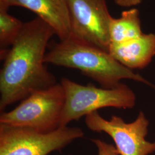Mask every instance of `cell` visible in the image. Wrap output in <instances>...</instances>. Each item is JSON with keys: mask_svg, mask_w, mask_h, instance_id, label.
I'll return each instance as SVG.
<instances>
[{"mask_svg": "<svg viewBox=\"0 0 155 155\" xmlns=\"http://www.w3.org/2000/svg\"><path fill=\"white\" fill-rule=\"evenodd\" d=\"M54 30L39 17L24 23L0 72V110L57 83L45 66L46 48Z\"/></svg>", "mask_w": 155, "mask_h": 155, "instance_id": "cell-1", "label": "cell"}, {"mask_svg": "<svg viewBox=\"0 0 155 155\" xmlns=\"http://www.w3.org/2000/svg\"></svg>", "mask_w": 155, "mask_h": 155, "instance_id": "cell-14", "label": "cell"}, {"mask_svg": "<svg viewBox=\"0 0 155 155\" xmlns=\"http://www.w3.org/2000/svg\"><path fill=\"white\" fill-rule=\"evenodd\" d=\"M70 38L109 52L111 16L106 0H67Z\"/></svg>", "mask_w": 155, "mask_h": 155, "instance_id": "cell-7", "label": "cell"}, {"mask_svg": "<svg viewBox=\"0 0 155 155\" xmlns=\"http://www.w3.org/2000/svg\"><path fill=\"white\" fill-rule=\"evenodd\" d=\"M60 83L65 94L61 127L101 108L131 109L136 104L133 91L122 83L111 89L100 88L91 83L83 86L66 78H62Z\"/></svg>", "mask_w": 155, "mask_h": 155, "instance_id": "cell-3", "label": "cell"}, {"mask_svg": "<svg viewBox=\"0 0 155 155\" xmlns=\"http://www.w3.org/2000/svg\"><path fill=\"white\" fill-rule=\"evenodd\" d=\"M84 136L82 129L61 127L50 132L0 124V155H48Z\"/></svg>", "mask_w": 155, "mask_h": 155, "instance_id": "cell-5", "label": "cell"}, {"mask_svg": "<svg viewBox=\"0 0 155 155\" xmlns=\"http://www.w3.org/2000/svg\"><path fill=\"white\" fill-rule=\"evenodd\" d=\"M64 101V89L57 83L29 95L14 109L2 111L0 124L43 132L55 130L61 127Z\"/></svg>", "mask_w": 155, "mask_h": 155, "instance_id": "cell-4", "label": "cell"}, {"mask_svg": "<svg viewBox=\"0 0 155 155\" xmlns=\"http://www.w3.org/2000/svg\"><path fill=\"white\" fill-rule=\"evenodd\" d=\"M109 53L130 70L144 68L155 56V33H144L136 39L110 44Z\"/></svg>", "mask_w": 155, "mask_h": 155, "instance_id": "cell-9", "label": "cell"}, {"mask_svg": "<svg viewBox=\"0 0 155 155\" xmlns=\"http://www.w3.org/2000/svg\"><path fill=\"white\" fill-rule=\"evenodd\" d=\"M144 0H114L117 5L122 7L130 8L141 4Z\"/></svg>", "mask_w": 155, "mask_h": 155, "instance_id": "cell-13", "label": "cell"}, {"mask_svg": "<svg viewBox=\"0 0 155 155\" xmlns=\"http://www.w3.org/2000/svg\"><path fill=\"white\" fill-rule=\"evenodd\" d=\"M45 63L74 68L111 89L122 79H130L153 86L144 77L123 66L105 51L69 38L51 46L45 56Z\"/></svg>", "mask_w": 155, "mask_h": 155, "instance_id": "cell-2", "label": "cell"}, {"mask_svg": "<svg viewBox=\"0 0 155 155\" xmlns=\"http://www.w3.org/2000/svg\"><path fill=\"white\" fill-rule=\"evenodd\" d=\"M143 34L137 9L124 11L119 18L112 17L109 25L110 44L125 42L136 39Z\"/></svg>", "mask_w": 155, "mask_h": 155, "instance_id": "cell-10", "label": "cell"}, {"mask_svg": "<svg viewBox=\"0 0 155 155\" xmlns=\"http://www.w3.org/2000/svg\"><path fill=\"white\" fill-rule=\"evenodd\" d=\"M0 5L22 6L33 12L51 27L60 40L71 36L67 0H0Z\"/></svg>", "mask_w": 155, "mask_h": 155, "instance_id": "cell-8", "label": "cell"}, {"mask_svg": "<svg viewBox=\"0 0 155 155\" xmlns=\"http://www.w3.org/2000/svg\"><path fill=\"white\" fill-rule=\"evenodd\" d=\"M8 9L0 5V47L3 58L7 52L6 50L13 43L24 25L20 20L9 14Z\"/></svg>", "mask_w": 155, "mask_h": 155, "instance_id": "cell-11", "label": "cell"}, {"mask_svg": "<svg viewBox=\"0 0 155 155\" xmlns=\"http://www.w3.org/2000/svg\"><path fill=\"white\" fill-rule=\"evenodd\" d=\"M98 150V155H120L116 147L100 139H91Z\"/></svg>", "mask_w": 155, "mask_h": 155, "instance_id": "cell-12", "label": "cell"}, {"mask_svg": "<svg viewBox=\"0 0 155 155\" xmlns=\"http://www.w3.org/2000/svg\"><path fill=\"white\" fill-rule=\"evenodd\" d=\"M84 122L91 130L109 135L120 155H149L155 152V141L146 140L149 121L142 111L130 123L117 116L106 120L97 111L85 116Z\"/></svg>", "mask_w": 155, "mask_h": 155, "instance_id": "cell-6", "label": "cell"}]
</instances>
